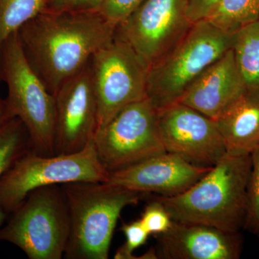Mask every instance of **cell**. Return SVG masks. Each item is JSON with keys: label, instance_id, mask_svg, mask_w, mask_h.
<instances>
[{"label": "cell", "instance_id": "cell-5", "mask_svg": "<svg viewBox=\"0 0 259 259\" xmlns=\"http://www.w3.org/2000/svg\"><path fill=\"white\" fill-rule=\"evenodd\" d=\"M0 77L8 87V115L26 127L32 151L55 155V98L27 61L18 32L0 48Z\"/></svg>", "mask_w": 259, "mask_h": 259}, {"label": "cell", "instance_id": "cell-4", "mask_svg": "<svg viewBox=\"0 0 259 259\" xmlns=\"http://www.w3.org/2000/svg\"><path fill=\"white\" fill-rule=\"evenodd\" d=\"M234 34L207 20L196 22L148 69L146 95L156 110L180 100L194 80L233 47Z\"/></svg>", "mask_w": 259, "mask_h": 259}, {"label": "cell", "instance_id": "cell-3", "mask_svg": "<svg viewBox=\"0 0 259 259\" xmlns=\"http://www.w3.org/2000/svg\"><path fill=\"white\" fill-rule=\"evenodd\" d=\"M70 214L64 258L107 259L114 230L122 209L138 204L142 194L107 182L61 185Z\"/></svg>", "mask_w": 259, "mask_h": 259}, {"label": "cell", "instance_id": "cell-28", "mask_svg": "<svg viewBox=\"0 0 259 259\" xmlns=\"http://www.w3.org/2000/svg\"><path fill=\"white\" fill-rule=\"evenodd\" d=\"M0 81H2L1 77H0ZM11 118L8 115V111H7L6 104H5V100H3L0 97V125L4 123L5 121L8 119Z\"/></svg>", "mask_w": 259, "mask_h": 259}, {"label": "cell", "instance_id": "cell-23", "mask_svg": "<svg viewBox=\"0 0 259 259\" xmlns=\"http://www.w3.org/2000/svg\"><path fill=\"white\" fill-rule=\"evenodd\" d=\"M126 238L125 244L117 250L115 255L116 259H134L135 250L142 246L147 241L149 233L144 228L141 220L124 224L122 227Z\"/></svg>", "mask_w": 259, "mask_h": 259}, {"label": "cell", "instance_id": "cell-22", "mask_svg": "<svg viewBox=\"0 0 259 259\" xmlns=\"http://www.w3.org/2000/svg\"><path fill=\"white\" fill-rule=\"evenodd\" d=\"M140 220L149 234L157 236L168 231L173 222L168 211L157 199L145 207Z\"/></svg>", "mask_w": 259, "mask_h": 259}, {"label": "cell", "instance_id": "cell-29", "mask_svg": "<svg viewBox=\"0 0 259 259\" xmlns=\"http://www.w3.org/2000/svg\"><path fill=\"white\" fill-rule=\"evenodd\" d=\"M7 214H8L0 207V229H1V227L4 223L5 219H6Z\"/></svg>", "mask_w": 259, "mask_h": 259}, {"label": "cell", "instance_id": "cell-10", "mask_svg": "<svg viewBox=\"0 0 259 259\" xmlns=\"http://www.w3.org/2000/svg\"><path fill=\"white\" fill-rule=\"evenodd\" d=\"M192 24L185 0H144L117 25L115 37L127 42L149 68L185 35Z\"/></svg>", "mask_w": 259, "mask_h": 259}, {"label": "cell", "instance_id": "cell-13", "mask_svg": "<svg viewBox=\"0 0 259 259\" xmlns=\"http://www.w3.org/2000/svg\"><path fill=\"white\" fill-rule=\"evenodd\" d=\"M211 168L195 166L166 151L110 172L107 183L137 193L170 197L185 192Z\"/></svg>", "mask_w": 259, "mask_h": 259}, {"label": "cell", "instance_id": "cell-21", "mask_svg": "<svg viewBox=\"0 0 259 259\" xmlns=\"http://www.w3.org/2000/svg\"><path fill=\"white\" fill-rule=\"evenodd\" d=\"M251 168L247 194V215L244 228L259 236V146L250 153Z\"/></svg>", "mask_w": 259, "mask_h": 259}, {"label": "cell", "instance_id": "cell-20", "mask_svg": "<svg viewBox=\"0 0 259 259\" xmlns=\"http://www.w3.org/2000/svg\"><path fill=\"white\" fill-rule=\"evenodd\" d=\"M46 0H0V48L27 22L46 9Z\"/></svg>", "mask_w": 259, "mask_h": 259}, {"label": "cell", "instance_id": "cell-8", "mask_svg": "<svg viewBox=\"0 0 259 259\" xmlns=\"http://www.w3.org/2000/svg\"><path fill=\"white\" fill-rule=\"evenodd\" d=\"M90 63L97 99V130L125 107L147 98L148 68L127 42L115 35Z\"/></svg>", "mask_w": 259, "mask_h": 259}, {"label": "cell", "instance_id": "cell-27", "mask_svg": "<svg viewBox=\"0 0 259 259\" xmlns=\"http://www.w3.org/2000/svg\"><path fill=\"white\" fill-rule=\"evenodd\" d=\"M74 0H46V9L59 10L68 9Z\"/></svg>", "mask_w": 259, "mask_h": 259}, {"label": "cell", "instance_id": "cell-9", "mask_svg": "<svg viewBox=\"0 0 259 259\" xmlns=\"http://www.w3.org/2000/svg\"><path fill=\"white\" fill-rule=\"evenodd\" d=\"M102 166L117 171L166 152L160 136L157 110L148 98L119 112L94 138Z\"/></svg>", "mask_w": 259, "mask_h": 259}, {"label": "cell", "instance_id": "cell-12", "mask_svg": "<svg viewBox=\"0 0 259 259\" xmlns=\"http://www.w3.org/2000/svg\"><path fill=\"white\" fill-rule=\"evenodd\" d=\"M90 61L55 95V153L81 151L98 128L97 103Z\"/></svg>", "mask_w": 259, "mask_h": 259}, {"label": "cell", "instance_id": "cell-7", "mask_svg": "<svg viewBox=\"0 0 259 259\" xmlns=\"http://www.w3.org/2000/svg\"><path fill=\"white\" fill-rule=\"evenodd\" d=\"M109 175L94 141L69 154L42 156L30 150L0 178V207L11 214L35 189L72 182H107Z\"/></svg>", "mask_w": 259, "mask_h": 259}, {"label": "cell", "instance_id": "cell-24", "mask_svg": "<svg viewBox=\"0 0 259 259\" xmlns=\"http://www.w3.org/2000/svg\"><path fill=\"white\" fill-rule=\"evenodd\" d=\"M144 0H105L101 13L117 26L123 22Z\"/></svg>", "mask_w": 259, "mask_h": 259}, {"label": "cell", "instance_id": "cell-17", "mask_svg": "<svg viewBox=\"0 0 259 259\" xmlns=\"http://www.w3.org/2000/svg\"><path fill=\"white\" fill-rule=\"evenodd\" d=\"M232 50L245 90L259 95V21L234 33Z\"/></svg>", "mask_w": 259, "mask_h": 259}, {"label": "cell", "instance_id": "cell-15", "mask_svg": "<svg viewBox=\"0 0 259 259\" xmlns=\"http://www.w3.org/2000/svg\"><path fill=\"white\" fill-rule=\"evenodd\" d=\"M245 92L231 49L204 70L178 102L215 120Z\"/></svg>", "mask_w": 259, "mask_h": 259}, {"label": "cell", "instance_id": "cell-2", "mask_svg": "<svg viewBox=\"0 0 259 259\" xmlns=\"http://www.w3.org/2000/svg\"><path fill=\"white\" fill-rule=\"evenodd\" d=\"M250 168V154L227 153L185 192L157 199L173 221L199 223L238 233L246 221Z\"/></svg>", "mask_w": 259, "mask_h": 259}, {"label": "cell", "instance_id": "cell-6", "mask_svg": "<svg viewBox=\"0 0 259 259\" xmlns=\"http://www.w3.org/2000/svg\"><path fill=\"white\" fill-rule=\"evenodd\" d=\"M0 229V241L16 245L30 259H61L70 236V214L62 187L32 190Z\"/></svg>", "mask_w": 259, "mask_h": 259}, {"label": "cell", "instance_id": "cell-14", "mask_svg": "<svg viewBox=\"0 0 259 259\" xmlns=\"http://www.w3.org/2000/svg\"><path fill=\"white\" fill-rule=\"evenodd\" d=\"M157 236V258L238 259L243 247L239 232L199 223L173 221L168 231Z\"/></svg>", "mask_w": 259, "mask_h": 259}, {"label": "cell", "instance_id": "cell-18", "mask_svg": "<svg viewBox=\"0 0 259 259\" xmlns=\"http://www.w3.org/2000/svg\"><path fill=\"white\" fill-rule=\"evenodd\" d=\"M206 20L230 34L259 21V0H221Z\"/></svg>", "mask_w": 259, "mask_h": 259}, {"label": "cell", "instance_id": "cell-11", "mask_svg": "<svg viewBox=\"0 0 259 259\" xmlns=\"http://www.w3.org/2000/svg\"><path fill=\"white\" fill-rule=\"evenodd\" d=\"M162 144L192 164L212 168L227 153L215 122L180 102L157 110Z\"/></svg>", "mask_w": 259, "mask_h": 259}, {"label": "cell", "instance_id": "cell-16", "mask_svg": "<svg viewBox=\"0 0 259 259\" xmlns=\"http://www.w3.org/2000/svg\"><path fill=\"white\" fill-rule=\"evenodd\" d=\"M214 122L227 153L250 154L259 146V95L245 92Z\"/></svg>", "mask_w": 259, "mask_h": 259}, {"label": "cell", "instance_id": "cell-19", "mask_svg": "<svg viewBox=\"0 0 259 259\" xmlns=\"http://www.w3.org/2000/svg\"><path fill=\"white\" fill-rule=\"evenodd\" d=\"M31 149L26 127L18 117L0 125V178L20 156Z\"/></svg>", "mask_w": 259, "mask_h": 259}, {"label": "cell", "instance_id": "cell-1", "mask_svg": "<svg viewBox=\"0 0 259 259\" xmlns=\"http://www.w3.org/2000/svg\"><path fill=\"white\" fill-rule=\"evenodd\" d=\"M116 27L100 10L45 9L18 34L29 64L54 96L97 51L112 41Z\"/></svg>", "mask_w": 259, "mask_h": 259}, {"label": "cell", "instance_id": "cell-26", "mask_svg": "<svg viewBox=\"0 0 259 259\" xmlns=\"http://www.w3.org/2000/svg\"><path fill=\"white\" fill-rule=\"evenodd\" d=\"M105 0H74L68 9L100 10Z\"/></svg>", "mask_w": 259, "mask_h": 259}, {"label": "cell", "instance_id": "cell-25", "mask_svg": "<svg viewBox=\"0 0 259 259\" xmlns=\"http://www.w3.org/2000/svg\"><path fill=\"white\" fill-rule=\"evenodd\" d=\"M187 13L192 23L206 20L221 0H185Z\"/></svg>", "mask_w": 259, "mask_h": 259}]
</instances>
